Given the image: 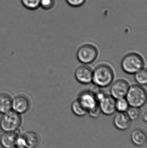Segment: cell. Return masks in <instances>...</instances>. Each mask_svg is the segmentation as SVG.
Masks as SVG:
<instances>
[{
    "label": "cell",
    "instance_id": "44dd1931",
    "mask_svg": "<svg viewBox=\"0 0 147 148\" xmlns=\"http://www.w3.org/2000/svg\"><path fill=\"white\" fill-rule=\"evenodd\" d=\"M54 0H40V8L45 10H50L54 7Z\"/></svg>",
    "mask_w": 147,
    "mask_h": 148
},
{
    "label": "cell",
    "instance_id": "ac0fdd59",
    "mask_svg": "<svg viewBox=\"0 0 147 148\" xmlns=\"http://www.w3.org/2000/svg\"><path fill=\"white\" fill-rule=\"evenodd\" d=\"M135 79L136 82L140 85H145L147 83V72L146 69H143L135 74Z\"/></svg>",
    "mask_w": 147,
    "mask_h": 148
},
{
    "label": "cell",
    "instance_id": "4fadbf2b",
    "mask_svg": "<svg viewBox=\"0 0 147 148\" xmlns=\"http://www.w3.org/2000/svg\"><path fill=\"white\" fill-rule=\"evenodd\" d=\"M26 148H35L39 142V137L34 131L26 132L22 136Z\"/></svg>",
    "mask_w": 147,
    "mask_h": 148
},
{
    "label": "cell",
    "instance_id": "9a60e30c",
    "mask_svg": "<svg viewBox=\"0 0 147 148\" xmlns=\"http://www.w3.org/2000/svg\"><path fill=\"white\" fill-rule=\"evenodd\" d=\"M131 139L134 145L141 147L143 146L146 142V135L142 130H135L131 133Z\"/></svg>",
    "mask_w": 147,
    "mask_h": 148
},
{
    "label": "cell",
    "instance_id": "5bb4252c",
    "mask_svg": "<svg viewBox=\"0 0 147 148\" xmlns=\"http://www.w3.org/2000/svg\"><path fill=\"white\" fill-rule=\"evenodd\" d=\"M12 98L8 94H0V114H3L12 110Z\"/></svg>",
    "mask_w": 147,
    "mask_h": 148
},
{
    "label": "cell",
    "instance_id": "7a4b0ae2",
    "mask_svg": "<svg viewBox=\"0 0 147 148\" xmlns=\"http://www.w3.org/2000/svg\"><path fill=\"white\" fill-rule=\"evenodd\" d=\"M145 62L139 54L132 53L125 56L121 62V67L126 73L133 75L144 68Z\"/></svg>",
    "mask_w": 147,
    "mask_h": 148
},
{
    "label": "cell",
    "instance_id": "e0dca14e",
    "mask_svg": "<svg viewBox=\"0 0 147 148\" xmlns=\"http://www.w3.org/2000/svg\"><path fill=\"white\" fill-rule=\"evenodd\" d=\"M40 0H20L22 6L30 10H35L40 8Z\"/></svg>",
    "mask_w": 147,
    "mask_h": 148
},
{
    "label": "cell",
    "instance_id": "5b68a950",
    "mask_svg": "<svg viewBox=\"0 0 147 148\" xmlns=\"http://www.w3.org/2000/svg\"><path fill=\"white\" fill-rule=\"evenodd\" d=\"M98 54V50L96 47L91 44H85L78 50L77 58L79 62L87 65L94 62Z\"/></svg>",
    "mask_w": 147,
    "mask_h": 148
},
{
    "label": "cell",
    "instance_id": "d6986e66",
    "mask_svg": "<svg viewBox=\"0 0 147 148\" xmlns=\"http://www.w3.org/2000/svg\"><path fill=\"white\" fill-rule=\"evenodd\" d=\"M129 107V104L125 98H120L116 100V111L119 112H127Z\"/></svg>",
    "mask_w": 147,
    "mask_h": 148
},
{
    "label": "cell",
    "instance_id": "7402d4cb",
    "mask_svg": "<svg viewBox=\"0 0 147 148\" xmlns=\"http://www.w3.org/2000/svg\"><path fill=\"white\" fill-rule=\"evenodd\" d=\"M102 113L98 104L93 108L89 110L88 112V114L91 117L94 118H97L98 116H100Z\"/></svg>",
    "mask_w": 147,
    "mask_h": 148
},
{
    "label": "cell",
    "instance_id": "8992f818",
    "mask_svg": "<svg viewBox=\"0 0 147 148\" xmlns=\"http://www.w3.org/2000/svg\"><path fill=\"white\" fill-rule=\"evenodd\" d=\"M129 84L124 79H119L115 82L110 88L111 96L116 100L125 98L129 89Z\"/></svg>",
    "mask_w": 147,
    "mask_h": 148
},
{
    "label": "cell",
    "instance_id": "7c38bea8",
    "mask_svg": "<svg viewBox=\"0 0 147 148\" xmlns=\"http://www.w3.org/2000/svg\"><path fill=\"white\" fill-rule=\"evenodd\" d=\"M19 135L15 132H5L0 138V144L3 148H11L15 147Z\"/></svg>",
    "mask_w": 147,
    "mask_h": 148
},
{
    "label": "cell",
    "instance_id": "9c48e42d",
    "mask_svg": "<svg viewBox=\"0 0 147 148\" xmlns=\"http://www.w3.org/2000/svg\"><path fill=\"white\" fill-rule=\"evenodd\" d=\"M98 104L102 113L106 115H111L116 111V99L111 96L105 95L98 102Z\"/></svg>",
    "mask_w": 147,
    "mask_h": 148
},
{
    "label": "cell",
    "instance_id": "d4e9b609",
    "mask_svg": "<svg viewBox=\"0 0 147 148\" xmlns=\"http://www.w3.org/2000/svg\"><path fill=\"white\" fill-rule=\"evenodd\" d=\"M11 148H19L17 147H16V146H15V147H13Z\"/></svg>",
    "mask_w": 147,
    "mask_h": 148
},
{
    "label": "cell",
    "instance_id": "30bf717a",
    "mask_svg": "<svg viewBox=\"0 0 147 148\" xmlns=\"http://www.w3.org/2000/svg\"><path fill=\"white\" fill-rule=\"evenodd\" d=\"M77 100L88 111L98 104L96 97L89 91L82 92L79 95Z\"/></svg>",
    "mask_w": 147,
    "mask_h": 148
},
{
    "label": "cell",
    "instance_id": "cb8c5ba5",
    "mask_svg": "<svg viewBox=\"0 0 147 148\" xmlns=\"http://www.w3.org/2000/svg\"><path fill=\"white\" fill-rule=\"evenodd\" d=\"M147 114L146 112L145 113V115H144V117H143V119H144V121H145V122H147Z\"/></svg>",
    "mask_w": 147,
    "mask_h": 148
},
{
    "label": "cell",
    "instance_id": "6da1fadb",
    "mask_svg": "<svg viewBox=\"0 0 147 148\" xmlns=\"http://www.w3.org/2000/svg\"><path fill=\"white\" fill-rule=\"evenodd\" d=\"M114 78V71L107 64H100L93 71L92 82L100 88H106L109 86Z\"/></svg>",
    "mask_w": 147,
    "mask_h": 148
},
{
    "label": "cell",
    "instance_id": "8fae6325",
    "mask_svg": "<svg viewBox=\"0 0 147 148\" xmlns=\"http://www.w3.org/2000/svg\"><path fill=\"white\" fill-rule=\"evenodd\" d=\"M114 123L117 129L124 131L130 127L131 120L125 112H119L114 117Z\"/></svg>",
    "mask_w": 147,
    "mask_h": 148
},
{
    "label": "cell",
    "instance_id": "2e32d148",
    "mask_svg": "<svg viewBox=\"0 0 147 148\" xmlns=\"http://www.w3.org/2000/svg\"><path fill=\"white\" fill-rule=\"evenodd\" d=\"M71 110L73 114L78 116H85L88 114V110L82 106L77 99L72 103Z\"/></svg>",
    "mask_w": 147,
    "mask_h": 148
},
{
    "label": "cell",
    "instance_id": "603a6c76",
    "mask_svg": "<svg viewBox=\"0 0 147 148\" xmlns=\"http://www.w3.org/2000/svg\"><path fill=\"white\" fill-rule=\"evenodd\" d=\"M67 3L71 7L78 8L83 6L86 0H66Z\"/></svg>",
    "mask_w": 147,
    "mask_h": 148
},
{
    "label": "cell",
    "instance_id": "ffe728a7",
    "mask_svg": "<svg viewBox=\"0 0 147 148\" xmlns=\"http://www.w3.org/2000/svg\"><path fill=\"white\" fill-rule=\"evenodd\" d=\"M127 114L131 121H135L140 116V110L139 108L131 107L129 108L127 111Z\"/></svg>",
    "mask_w": 147,
    "mask_h": 148
},
{
    "label": "cell",
    "instance_id": "52a82bcc",
    "mask_svg": "<svg viewBox=\"0 0 147 148\" xmlns=\"http://www.w3.org/2000/svg\"><path fill=\"white\" fill-rule=\"evenodd\" d=\"M30 106V101L26 96L18 95L12 99V110L20 114L26 113Z\"/></svg>",
    "mask_w": 147,
    "mask_h": 148
},
{
    "label": "cell",
    "instance_id": "ba28073f",
    "mask_svg": "<svg viewBox=\"0 0 147 148\" xmlns=\"http://www.w3.org/2000/svg\"><path fill=\"white\" fill-rule=\"evenodd\" d=\"M93 71L88 66H80L75 71V78L79 82L82 84H89L92 82Z\"/></svg>",
    "mask_w": 147,
    "mask_h": 148
},
{
    "label": "cell",
    "instance_id": "277c9868",
    "mask_svg": "<svg viewBox=\"0 0 147 148\" xmlns=\"http://www.w3.org/2000/svg\"><path fill=\"white\" fill-rule=\"evenodd\" d=\"M20 114L11 110L3 114L0 121V127L4 132H15L21 124Z\"/></svg>",
    "mask_w": 147,
    "mask_h": 148
},
{
    "label": "cell",
    "instance_id": "3957f363",
    "mask_svg": "<svg viewBox=\"0 0 147 148\" xmlns=\"http://www.w3.org/2000/svg\"><path fill=\"white\" fill-rule=\"evenodd\" d=\"M126 97L129 106L131 107L140 108L147 101L146 92L140 85H132L129 87Z\"/></svg>",
    "mask_w": 147,
    "mask_h": 148
}]
</instances>
